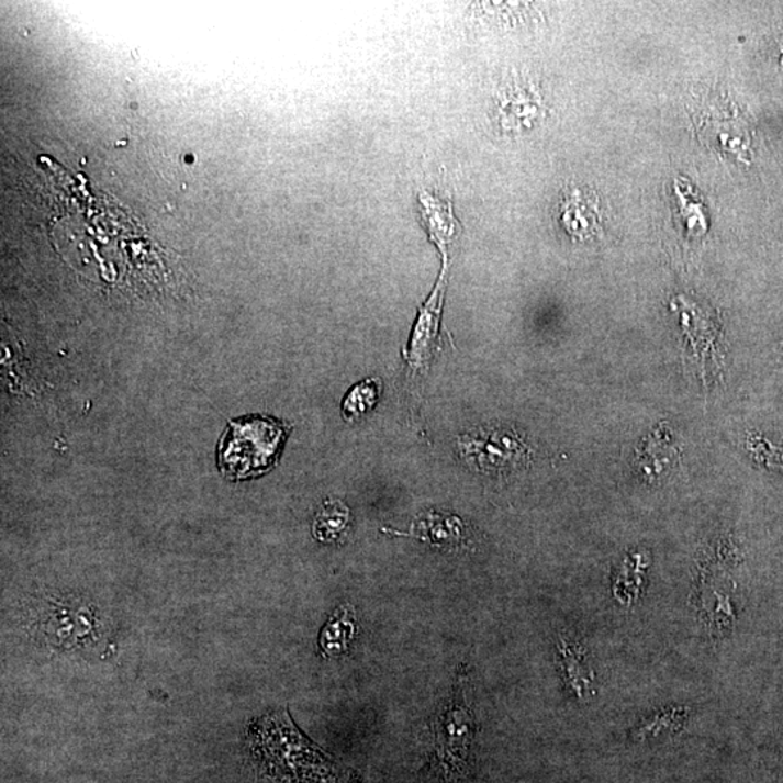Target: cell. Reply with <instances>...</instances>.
Instances as JSON below:
<instances>
[{
    "label": "cell",
    "instance_id": "cell-13",
    "mask_svg": "<svg viewBox=\"0 0 783 783\" xmlns=\"http://www.w3.org/2000/svg\"><path fill=\"white\" fill-rule=\"evenodd\" d=\"M418 532L424 533V538L437 542V545H457L463 537L461 523L455 517H440V515H429L427 519L418 524Z\"/></svg>",
    "mask_w": 783,
    "mask_h": 783
},
{
    "label": "cell",
    "instance_id": "cell-7",
    "mask_svg": "<svg viewBox=\"0 0 783 783\" xmlns=\"http://www.w3.org/2000/svg\"><path fill=\"white\" fill-rule=\"evenodd\" d=\"M357 633L356 611L343 605L332 615L320 635V649L324 658H336L347 651Z\"/></svg>",
    "mask_w": 783,
    "mask_h": 783
},
{
    "label": "cell",
    "instance_id": "cell-1",
    "mask_svg": "<svg viewBox=\"0 0 783 783\" xmlns=\"http://www.w3.org/2000/svg\"><path fill=\"white\" fill-rule=\"evenodd\" d=\"M253 754L284 783H338L343 771L293 726L288 711L262 715L248 728Z\"/></svg>",
    "mask_w": 783,
    "mask_h": 783
},
{
    "label": "cell",
    "instance_id": "cell-5",
    "mask_svg": "<svg viewBox=\"0 0 783 783\" xmlns=\"http://www.w3.org/2000/svg\"><path fill=\"white\" fill-rule=\"evenodd\" d=\"M447 273V257L445 256V266L440 279L436 283V288L427 302L421 306L418 318L412 329V337L409 353L411 369L414 373L425 372L428 361L432 359L434 350L437 348L438 329H440V320L443 303H445L446 279Z\"/></svg>",
    "mask_w": 783,
    "mask_h": 783
},
{
    "label": "cell",
    "instance_id": "cell-2",
    "mask_svg": "<svg viewBox=\"0 0 783 783\" xmlns=\"http://www.w3.org/2000/svg\"><path fill=\"white\" fill-rule=\"evenodd\" d=\"M280 437L282 429L273 421L256 416L231 421L216 452L221 473L231 479L255 477L269 468Z\"/></svg>",
    "mask_w": 783,
    "mask_h": 783
},
{
    "label": "cell",
    "instance_id": "cell-6",
    "mask_svg": "<svg viewBox=\"0 0 783 783\" xmlns=\"http://www.w3.org/2000/svg\"><path fill=\"white\" fill-rule=\"evenodd\" d=\"M474 436L463 441V452L470 463L483 470H496L517 465L523 457V447L515 438L506 434Z\"/></svg>",
    "mask_w": 783,
    "mask_h": 783
},
{
    "label": "cell",
    "instance_id": "cell-8",
    "mask_svg": "<svg viewBox=\"0 0 783 783\" xmlns=\"http://www.w3.org/2000/svg\"><path fill=\"white\" fill-rule=\"evenodd\" d=\"M561 214L566 228L579 238L592 237L601 230V215L596 202L592 201L591 197H583L579 190L566 198Z\"/></svg>",
    "mask_w": 783,
    "mask_h": 783
},
{
    "label": "cell",
    "instance_id": "cell-9",
    "mask_svg": "<svg viewBox=\"0 0 783 783\" xmlns=\"http://www.w3.org/2000/svg\"><path fill=\"white\" fill-rule=\"evenodd\" d=\"M676 452L672 438L664 436L663 428H659L647 438L645 446L638 452V468L647 474V478L662 477L664 470L673 468Z\"/></svg>",
    "mask_w": 783,
    "mask_h": 783
},
{
    "label": "cell",
    "instance_id": "cell-11",
    "mask_svg": "<svg viewBox=\"0 0 783 783\" xmlns=\"http://www.w3.org/2000/svg\"><path fill=\"white\" fill-rule=\"evenodd\" d=\"M382 383L378 379L365 380L351 389L343 404V414L348 421H356L373 409L380 396Z\"/></svg>",
    "mask_w": 783,
    "mask_h": 783
},
{
    "label": "cell",
    "instance_id": "cell-10",
    "mask_svg": "<svg viewBox=\"0 0 783 783\" xmlns=\"http://www.w3.org/2000/svg\"><path fill=\"white\" fill-rule=\"evenodd\" d=\"M420 206L429 237L436 242L441 251H446V244L455 234L457 225L452 219L451 206L428 193L420 194Z\"/></svg>",
    "mask_w": 783,
    "mask_h": 783
},
{
    "label": "cell",
    "instance_id": "cell-3",
    "mask_svg": "<svg viewBox=\"0 0 783 783\" xmlns=\"http://www.w3.org/2000/svg\"><path fill=\"white\" fill-rule=\"evenodd\" d=\"M468 673L457 676L455 691L433 723L438 767L448 776L468 768L474 740V714L469 701Z\"/></svg>",
    "mask_w": 783,
    "mask_h": 783
},
{
    "label": "cell",
    "instance_id": "cell-12",
    "mask_svg": "<svg viewBox=\"0 0 783 783\" xmlns=\"http://www.w3.org/2000/svg\"><path fill=\"white\" fill-rule=\"evenodd\" d=\"M348 524V510L339 502H328L318 514L314 524V534L318 540L332 542L342 537Z\"/></svg>",
    "mask_w": 783,
    "mask_h": 783
},
{
    "label": "cell",
    "instance_id": "cell-4",
    "mask_svg": "<svg viewBox=\"0 0 783 783\" xmlns=\"http://www.w3.org/2000/svg\"><path fill=\"white\" fill-rule=\"evenodd\" d=\"M37 615L38 630L54 645L63 647H88L98 642L97 615L89 606L71 601H44Z\"/></svg>",
    "mask_w": 783,
    "mask_h": 783
}]
</instances>
